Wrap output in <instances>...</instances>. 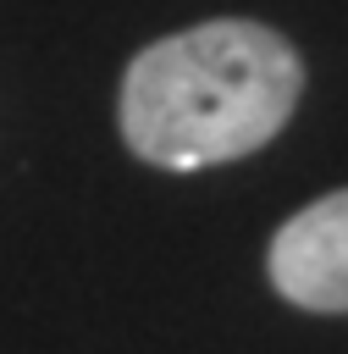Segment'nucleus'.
Listing matches in <instances>:
<instances>
[{
    "instance_id": "nucleus-2",
    "label": "nucleus",
    "mask_w": 348,
    "mask_h": 354,
    "mask_svg": "<svg viewBox=\"0 0 348 354\" xmlns=\"http://www.w3.org/2000/svg\"><path fill=\"white\" fill-rule=\"evenodd\" d=\"M271 282L287 304L342 315L348 310V188L304 205L271 238Z\"/></svg>"
},
{
    "instance_id": "nucleus-1",
    "label": "nucleus",
    "mask_w": 348,
    "mask_h": 354,
    "mask_svg": "<svg viewBox=\"0 0 348 354\" xmlns=\"http://www.w3.org/2000/svg\"><path fill=\"white\" fill-rule=\"evenodd\" d=\"M304 94L298 50L243 17L155 39L122 77V138L138 160L193 171L271 144Z\"/></svg>"
}]
</instances>
